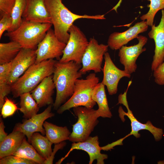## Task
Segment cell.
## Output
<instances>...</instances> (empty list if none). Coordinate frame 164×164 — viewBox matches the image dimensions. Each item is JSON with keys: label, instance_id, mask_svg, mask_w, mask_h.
<instances>
[{"label": "cell", "instance_id": "cell-1", "mask_svg": "<svg viewBox=\"0 0 164 164\" xmlns=\"http://www.w3.org/2000/svg\"><path fill=\"white\" fill-rule=\"evenodd\" d=\"M81 67V64L72 61L61 63L57 60L53 75L56 90L54 110H57L73 94L76 80L83 75L80 71Z\"/></svg>", "mask_w": 164, "mask_h": 164}, {"label": "cell", "instance_id": "cell-2", "mask_svg": "<svg viewBox=\"0 0 164 164\" xmlns=\"http://www.w3.org/2000/svg\"><path fill=\"white\" fill-rule=\"evenodd\" d=\"M44 3L51 17L56 37L60 41L66 44L70 36L69 29L76 20L80 19H106L104 15H90L75 14L64 5L62 0H44Z\"/></svg>", "mask_w": 164, "mask_h": 164}, {"label": "cell", "instance_id": "cell-3", "mask_svg": "<svg viewBox=\"0 0 164 164\" xmlns=\"http://www.w3.org/2000/svg\"><path fill=\"white\" fill-rule=\"evenodd\" d=\"M57 60L49 59L30 66L11 86L14 98L24 93L30 92L45 77L53 74Z\"/></svg>", "mask_w": 164, "mask_h": 164}, {"label": "cell", "instance_id": "cell-4", "mask_svg": "<svg viewBox=\"0 0 164 164\" xmlns=\"http://www.w3.org/2000/svg\"><path fill=\"white\" fill-rule=\"evenodd\" d=\"M52 26L51 23H36L22 19L18 28L13 31L7 32L4 35L11 41L19 43L22 48L36 50Z\"/></svg>", "mask_w": 164, "mask_h": 164}, {"label": "cell", "instance_id": "cell-5", "mask_svg": "<svg viewBox=\"0 0 164 164\" xmlns=\"http://www.w3.org/2000/svg\"><path fill=\"white\" fill-rule=\"evenodd\" d=\"M99 80V78L94 73L89 74L85 79H77L73 94L58 108L57 113L61 114L67 110L78 106L93 108L96 103L92 98V92Z\"/></svg>", "mask_w": 164, "mask_h": 164}, {"label": "cell", "instance_id": "cell-6", "mask_svg": "<svg viewBox=\"0 0 164 164\" xmlns=\"http://www.w3.org/2000/svg\"><path fill=\"white\" fill-rule=\"evenodd\" d=\"M73 110L78 120L72 125V131L69 140L73 143L84 141L98 123L99 117L97 110L93 108L80 106L73 108Z\"/></svg>", "mask_w": 164, "mask_h": 164}, {"label": "cell", "instance_id": "cell-7", "mask_svg": "<svg viewBox=\"0 0 164 164\" xmlns=\"http://www.w3.org/2000/svg\"><path fill=\"white\" fill-rule=\"evenodd\" d=\"M70 36L63 52L58 60L61 63L73 61L81 64L82 57L88 46L89 41L80 29L73 24L70 28Z\"/></svg>", "mask_w": 164, "mask_h": 164}, {"label": "cell", "instance_id": "cell-8", "mask_svg": "<svg viewBox=\"0 0 164 164\" xmlns=\"http://www.w3.org/2000/svg\"><path fill=\"white\" fill-rule=\"evenodd\" d=\"M108 47V45L99 44L94 37L90 39L82 58V67L80 70L83 75L91 70L95 73L101 72L104 56L107 52Z\"/></svg>", "mask_w": 164, "mask_h": 164}, {"label": "cell", "instance_id": "cell-9", "mask_svg": "<svg viewBox=\"0 0 164 164\" xmlns=\"http://www.w3.org/2000/svg\"><path fill=\"white\" fill-rule=\"evenodd\" d=\"M127 91L123 94H121L119 95L118 103L123 104L127 109V112H126L121 106L119 107L118 113L121 119L124 122L125 121L124 116H126L129 118L131 122V131L129 134L123 138V139L132 135H133L136 138H139L140 135L138 132L141 130H146L153 135L155 141H160L162 138L163 134L162 129L154 126L150 121H148L145 124H143L137 120L129 109L127 100Z\"/></svg>", "mask_w": 164, "mask_h": 164}, {"label": "cell", "instance_id": "cell-10", "mask_svg": "<svg viewBox=\"0 0 164 164\" xmlns=\"http://www.w3.org/2000/svg\"><path fill=\"white\" fill-rule=\"evenodd\" d=\"M66 44L60 41L56 37L54 30L50 28L36 50V58L35 64L43 61L56 58L60 59Z\"/></svg>", "mask_w": 164, "mask_h": 164}, {"label": "cell", "instance_id": "cell-11", "mask_svg": "<svg viewBox=\"0 0 164 164\" xmlns=\"http://www.w3.org/2000/svg\"><path fill=\"white\" fill-rule=\"evenodd\" d=\"M137 38L138 40L137 44L122 46L119 49L118 54L120 62L124 66V70L130 74L135 72L137 69L136 61L138 57L146 50L143 47L147 42V37L140 35Z\"/></svg>", "mask_w": 164, "mask_h": 164}, {"label": "cell", "instance_id": "cell-12", "mask_svg": "<svg viewBox=\"0 0 164 164\" xmlns=\"http://www.w3.org/2000/svg\"><path fill=\"white\" fill-rule=\"evenodd\" d=\"M104 64L102 70L103 77L101 82L106 86L110 95L115 94L120 80L123 77L130 78L131 74L124 70L118 68L112 61L109 53L106 52L104 56Z\"/></svg>", "mask_w": 164, "mask_h": 164}, {"label": "cell", "instance_id": "cell-13", "mask_svg": "<svg viewBox=\"0 0 164 164\" xmlns=\"http://www.w3.org/2000/svg\"><path fill=\"white\" fill-rule=\"evenodd\" d=\"M52 105H48L43 112L26 119L22 123L16 124L13 130L23 133L27 137L29 142L32 135L35 132H40L43 135H44L45 131L43 127L44 122L46 119L55 115V114L51 112Z\"/></svg>", "mask_w": 164, "mask_h": 164}, {"label": "cell", "instance_id": "cell-14", "mask_svg": "<svg viewBox=\"0 0 164 164\" xmlns=\"http://www.w3.org/2000/svg\"><path fill=\"white\" fill-rule=\"evenodd\" d=\"M74 149L81 150L86 152L89 156V164H92L95 160H97V164H104V160L108 158L107 155L102 154L101 152L102 148L99 146L98 136L97 135L94 137L90 136L84 141L73 143L68 152L56 164H60Z\"/></svg>", "mask_w": 164, "mask_h": 164}, {"label": "cell", "instance_id": "cell-15", "mask_svg": "<svg viewBox=\"0 0 164 164\" xmlns=\"http://www.w3.org/2000/svg\"><path fill=\"white\" fill-rule=\"evenodd\" d=\"M36 58V50L22 48L11 62L9 82L11 85L31 66Z\"/></svg>", "mask_w": 164, "mask_h": 164}, {"label": "cell", "instance_id": "cell-16", "mask_svg": "<svg viewBox=\"0 0 164 164\" xmlns=\"http://www.w3.org/2000/svg\"><path fill=\"white\" fill-rule=\"evenodd\" d=\"M148 26L146 21H142L124 32H114L109 36L107 45L112 50H119L130 41L137 38L139 34L146 31Z\"/></svg>", "mask_w": 164, "mask_h": 164}, {"label": "cell", "instance_id": "cell-17", "mask_svg": "<svg viewBox=\"0 0 164 164\" xmlns=\"http://www.w3.org/2000/svg\"><path fill=\"white\" fill-rule=\"evenodd\" d=\"M148 35L155 43L154 54L151 64L152 71L154 70L164 61V9L162 10V17L159 24L151 26Z\"/></svg>", "mask_w": 164, "mask_h": 164}, {"label": "cell", "instance_id": "cell-18", "mask_svg": "<svg viewBox=\"0 0 164 164\" xmlns=\"http://www.w3.org/2000/svg\"><path fill=\"white\" fill-rule=\"evenodd\" d=\"M22 18L34 22L52 23L51 17L45 4L44 0H26Z\"/></svg>", "mask_w": 164, "mask_h": 164}, {"label": "cell", "instance_id": "cell-19", "mask_svg": "<svg viewBox=\"0 0 164 164\" xmlns=\"http://www.w3.org/2000/svg\"><path fill=\"white\" fill-rule=\"evenodd\" d=\"M52 75L44 78L31 91V95L39 108L53 104L52 96L55 86Z\"/></svg>", "mask_w": 164, "mask_h": 164}, {"label": "cell", "instance_id": "cell-20", "mask_svg": "<svg viewBox=\"0 0 164 164\" xmlns=\"http://www.w3.org/2000/svg\"><path fill=\"white\" fill-rule=\"evenodd\" d=\"M25 136L22 132L13 130L0 144V159L12 155L20 147Z\"/></svg>", "mask_w": 164, "mask_h": 164}, {"label": "cell", "instance_id": "cell-21", "mask_svg": "<svg viewBox=\"0 0 164 164\" xmlns=\"http://www.w3.org/2000/svg\"><path fill=\"white\" fill-rule=\"evenodd\" d=\"M92 98L98 106L97 110L99 117L111 118L112 114L109 107L105 86L101 82L95 87L92 92Z\"/></svg>", "mask_w": 164, "mask_h": 164}, {"label": "cell", "instance_id": "cell-22", "mask_svg": "<svg viewBox=\"0 0 164 164\" xmlns=\"http://www.w3.org/2000/svg\"><path fill=\"white\" fill-rule=\"evenodd\" d=\"M43 126L46 137L53 144H58L69 140L71 132L67 126H59L45 121Z\"/></svg>", "mask_w": 164, "mask_h": 164}, {"label": "cell", "instance_id": "cell-23", "mask_svg": "<svg viewBox=\"0 0 164 164\" xmlns=\"http://www.w3.org/2000/svg\"><path fill=\"white\" fill-rule=\"evenodd\" d=\"M38 153L45 159H48L52 152L51 146L53 144L47 138L38 132L32 135L29 142Z\"/></svg>", "mask_w": 164, "mask_h": 164}, {"label": "cell", "instance_id": "cell-24", "mask_svg": "<svg viewBox=\"0 0 164 164\" xmlns=\"http://www.w3.org/2000/svg\"><path fill=\"white\" fill-rule=\"evenodd\" d=\"M19 97V110L23 114L22 117L26 119H28L36 115L39 108L32 97L30 92L23 93Z\"/></svg>", "mask_w": 164, "mask_h": 164}, {"label": "cell", "instance_id": "cell-25", "mask_svg": "<svg viewBox=\"0 0 164 164\" xmlns=\"http://www.w3.org/2000/svg\"><path fill=\"white\" fill-rule=\"evenodd\" d=\"M26 137L17 150L12 155L34 162L36 164H44L45 159L41 156Z\"/></svg>", "mask_w": 164, "mask_h": 164}, {"label": "cell", "instance_id": "cell-26", "mask_svg": "<svg viewBox=\"0 0 164 164\" xmlns=\"http://www.w3.org/2000/svg\"><path fill=\"white\" fill-rule=\"evenodd\" d=\"M12 62L0 65V110L5 102V97L11 92L9 81Z\"/></svg>", "mask_w": 164, "mask_h": 164}, {"label": "cell", "instance_id": "cell-27", "mask_svg": "<svg viewBox=\"0 0 164 164\" xmlns=\"http://www.w3.org/2000/svg\"><path fill=\"white\" fill-rule=\"evenodd\" d=\"M22 48L18 43L11 41L0 43V65L11 62Z\"/></svg>", "mask_w": 164, "mask_h": 164}, {"label": "cell", "instance_id": "cell-28", "mask_svg": "<svg viewBox=\"0 0 164 164\" xmlns=\"http://www.w3.org/2000/svg\"><path fill=\"white\" fill-rule=\"evenodd\" d=\"M26 0H16L11 15L13 23L11 27L7 31L10 32L15 30L21 24L22 20V15L24 10Z\"/></svg>", "mask_w": 164, "mask_h": 164}, {"label": "cell", "instance_id": "cell-29", "mask_svg": "<svg viewBox=\"0 0 164 164\" xmlns=\"http://www.w3.org/2000/svg\"><path fill=\"white\" fill-rule=\"evenodd\" d=\"M150 4L148 5L149 9L148 12L140 17L142 21L146 22L148 26L153 25L154 17L160 10L164 9V0H149Z\"/></svg>", "mask_w": 164, "mask_h": 164}, {"label": "cell", "instance_id": "cell-30", "mask_svg": "<svg viewBox=\"0 0 164 164\" xmlns=\"http://www.w3.org/2000/svg\"><path fill=\"white\" fill-rule=\"evenodd\" d=\"M18 109L19 110V108L17 107L16 104L6 96L0 110L1 115L3 118H7L13 115Z\"/></svg>", "mask_w": 164, "mask_h": 164}, {"label": "cell", "instance_id": "cell-31", "mask_svg": "<svg viewBox=\"0 0 164 164\" xmlns=\"http://www.w3.org/2000/svg\"><path fill=\"white\" fill-rule=\"evenodd\" d=\"M0 164H36L34 162L13 155L5 157L0 159Z\"/></svg>", "mask_w": 164, "mask_h": 164}, {"label": "cell", "instance_id": "cell-32", "mask_svg": "<svg viewBox=\"0 0 164 164\" xmlns=\"http://www.w3.org/2000/svg\"><path fill=\"white\" fill-rule=\"evenodd\" d=\"M16 0H0L1 17L4 15H11Z\"/></svg>", "mask_w": 164, "mask_h": 164}, {"label": "cell", "instance_id": "cell-33", "mask_svg": "<svg viewBox=\"0 0 164 164\" xmlns=\"http://www.w3.org/2000/svg\"><path fill=\"white\" fill-rule=\"evenodd\" d=\"M13 19L11 15H4L1 17L0 20V39L3 32L8 31L11 27Z\"/></svg>", "mask_w": 164, "mask_h": 164}, {"label": "cell", "instance_id": "cell-34", "mask_svg": "<svg viewBox=\"0 0 164 164\" xmlns=\"http://www.w3.org/2000/svg\"><path fill=\"white\" fill-rule=\"evenodd\" d=\"M153 76L156 83L160 85H164V61L153 71Z\"/></svg>", "mask_w": 164, "mask_h": 164}, {"label": "cell", "instance_id": "cell-35", "mask_svg": "<svg viewBox=\"0 0 164 164\" xmlns=\"http://www.w3.org/2000/svg\"><path fill=\"white\" fill-rule=\"evenodd\" d=\"M66 145V142L63 141L60 143L55 144L53 151L50 156L46 159L44 164H52L55 158V155L59 149H62Z\"/></svg>", "mask_w": 164, "mask_h": 164}, {"label": "cell", "instance_id": "cell-36", "mask_svg": "<svg viewBox=\"0 0 164 164\" xmlns=\"http://www.w3.org/2000/svg\"><path fill=\"white\" fill-rule=\"evenodd\" d=\"M0 118V144L5 138L7 136V133L5 131V126L4 123Z\"/></svg>", "mask_w": 164, "mask_h": 164}, {"label": "cell", "instance_id": "cell-37", "mask_svg": "<svg viewBox=\"0 0 164 164\" xmlns=\"http://www.w3.org/2000/svg\"><path fill=\"white\" fill-rule=\"evenodd\" d=\"M122 0H119L118 3L111 10H114L116 12H117V9L120 6Z\"/></svg>", "mask_w": 164, "mask_h": 164}]
</instances>
